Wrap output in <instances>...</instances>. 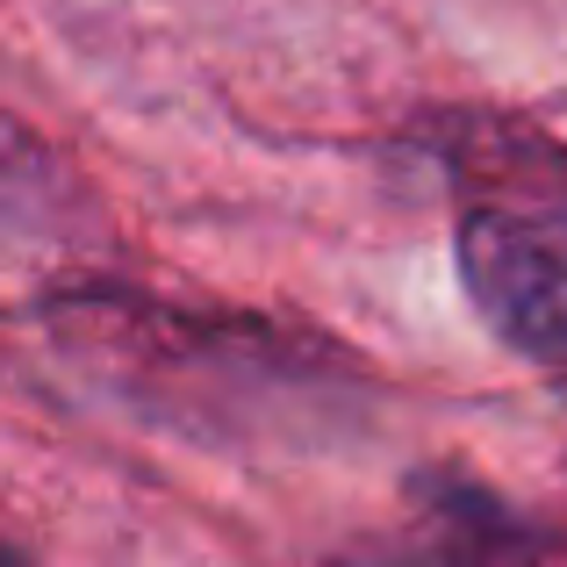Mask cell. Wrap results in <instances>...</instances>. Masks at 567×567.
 <instances>
[{
  "label": "cell",
  "instance_id": "6da1fadb",
  "mask_svg": "<svg viewBox=\"0 0 567 567\" xmlns=\"http://www.w3.org/2000/svg\"><path fill=\"white\" fill-rule=\"evenodd\" d=\"M445 166L474 317L567 395V152L517 123H453Z\"/></svg>",
  "mask_w": 567,
  "mask_h": 567
},
{
  "label": "cell",
  "instance_id": "7a4b0ae2",
  "mask_svg": "<svg viewBox=\"0 0 567 567\" xmlns=\"http://www.w3.org/2000/svg\"><path fill=\"white\" fill-rule=\"evenodd\" d=\"M424 539L410 554H395L388 567H532V539H525V517L496 511L488 496H474L467 482L439 488L424 517Z\"/></svg>",
  "mask_w": 567,
  "mask_h": 567
}]
</instances>
